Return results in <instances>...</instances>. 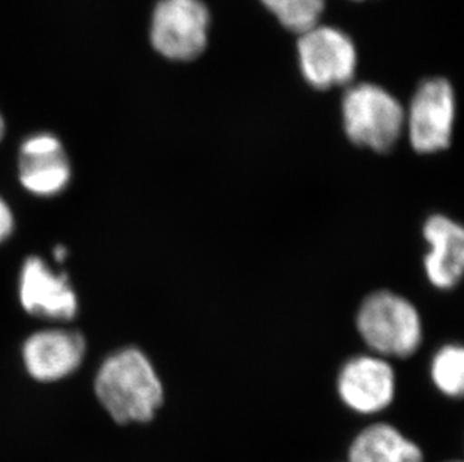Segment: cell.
<instances>
[{
    "label": "cell",
    "instance_id": "17",
    "mask_svg": "<svg viewBox=\"0 0 464 462\" xmlns=\"http://www.w3.org/2000/svg\"><path fill=\"white\" fill-rule=\"evenodd\" d=\"M5 131H6V127H5V119L2 114H0V141L4 140Z\"/></svg>",
    "mask_w": 464,
    "mask_h": 462
},
{
    "label": "cell",
    "instance_id": "4",
    "mask_svg": "<svg viewBox=\"0 0 464 462\" xmlns=\"http://www.w3.org/2000/svg\"><path fill=\"white\" fill-rule=\"evenodd\" d=\"M399 389L390 361L377 354L347 359L335 377V392L347 410L370 419H385Z\"/></svg>",
    "mask_w": 464,
    "mask_h": 462
},
{
    "label": "cell",
    "instance_id": "5",
    "mask_svg": "<svg viewBox=\"0 0 464 462\" xmlns=\"http://www.w3.org/2000/svg\"><path fill=\"white\" fill-rule=\"evenodd\" d=\"M209 13L200 0H160L155 6L150 40L171 61H191L208 43Z\"/></svg>",
    "mask_w": 464,
    "mask_h": 462
},
{
    "label": "cell",
    "instance_id": "18",
    "mask_svg": "<svg viewBox=\"0 0 464 462\" xmlns=\"http://www.w3.org/2000/svg\"><path fill=\"white\" fill-rule=\"evenodd\" d=\"M448 462H464V461H448Z\"/></svg>",
    "mask_w": 464,
    "mask_h": 462
},
{
    "label": "cell",
    "instance_id": "9",
    "mask_svg": "<svg viewBox=\"0 0 464 462\" xmlns=\"http://www.w3.org/2000/svg\"><path fill=\"white\" fill-rule=\"evenodd\" d=\"M71 176L70 158L56 136L40 132L23 141L18 155V180L32 196H59L70 185Z\"/></svg>",
    "mask_w": 464,
    "mask_h": 462
},
{
    "label": "cell",
    "instance_id": "2",
    "mask_svg": "<svg viewBox=\"0 0 464 462\" xmlns=\"http://www.w3.org/2000/svg\"><path fill=\"white\" fill-rule=\"evenodd\" d=\"M356 327L370 351L388 361L411 358L422 344L420 313L397 293L370 294L358 311Z\"/></svg>",
    "mask_w": 464,
    "mask_h": 462
},
{
    "label": "cell",
    "instance_id": "14",
    "mask_svg": "<svg viewBox=\"0 0 464 462\" xmlns=\"http://www.w3.org/2000/svg\"><path fill=\"white\" fill-rule=\"evenodd\" d=\"M265 6L290 31L304 34L317 26L324 0H262Z\"/></svg>",
    "mask_w": 464,
    "mask_h": 462
},
{
    "label": "cell",
    "instance_id": "3",
    "mask_svg": "<svg viewBox=\"0 0 464 462\" xmlns=\"http://www.w3.org/2000/svg\"><path fill=\"white\" fill-rule=\"evenodd\" d=\"M406 111L397 98L376 84L347 89L343 98V123L352 143L374 152H388L403 134Z\"/></svg>",
    "mask_w": 464,
    "mask_h": 462
},
{
    "label": "cell",
    "instance_id": "6",
    "mask_svg": "<svg viewBox=\"0 0 464 462\" xmlns=\"http://www.w3.org/2000/svg\"><path fill=\"white\" fill-rule=\"evenodd\" d=\"M456 120V96L447 80H425L412 98L404 119L413 150L440 152L451 144Z\"/></svg>",
    "mask_w": 464,
    "mask_h": 462
},
{
    "label": "cell",
    "instance_id": "16",
    "mask_svg": "<svg viewBox=\"0 0 464 462\" xmlns=\"http://www.w3.org/2000/svg\"><path fill=\"white\" fill-rule=\"evenodd\" d=\"M53 257L56 260L57 263H63L68 257V249L65 246H62V245H57L54 251H53Z\"/></svg>",
    "mask_w": 464,
    "mask_h": 462
},
{
    "label": "cell",
    "instance_id": "8",
    "mask_svg": "<svg viewBox=\"0 0 464 462\" xmlns=\"http://www.w3.org/2000/svg\"><path fill=\"white\" fill-rule=\"evenodd\" d=\"M18 297L27 314L54 322H70L79 311V297L66 274H57L40 257L23 263Z\"/></svg>",
    "mask_w": 464,
    "mask_h": 462
},
{
    "label": "cell",
    "instance_id": "1",
    "mask_svg": "<svg viewBox=\"0 0 464 462\" xmlns=\"http://www.w3.org/2000/svg\"><path fill=\"white\" fill-rule=\"evenodd\" d=\"M95 393L107 415L119 425L154 422L166 404V388L154 363L140 349L110 354L95 377Z\"/></svg>",
    "mask_w": 464,
    "mask_h": 462
},
{
    "label": "cell",
    "instance_id": "7",
    "mask_svg": "<svg viewBox=\"0 0 464 462\" xmlns=\"http://www.w3.org/2000/svg\"><path fill=\"white\" fill-rule=\"evenodd\" d=\"M299 63L313 88L326 91L351 83L356 71V48L338 29L314 26L301 34Z\"/></svg>",
    "mask_w": 464,
    "mask_h": 462
},
{
    "label": "cell",
    "instance_id": "15",
    "mask_svg": "<svg viewBox=\"0 0 464 462\" xmlns=\"http://www.w3.org/2000/svg\"><path fill=\"white\" fill-rule=\"evenodd\" d=\"M14 214L8 203L0 197V245L13 235L14 231Z\"/></svg>",
    "mask_w": 464,
    "mask_h": 462
},
{
    "label": "cell",
    "instance_id": "13",
    "mask_svg": "<svg viewBox=\"0 0 464 462\" xmlns=\"http://www.w3.org/2000/svg\"><path fill=\"white\" fill-rule=\"evenodd\" d=\"M430 381L442 397L463 399L464 350L459 344H447L434 353L430 363Z\"/></svg>",
    "mask_w": 464,
    "mask_h": 462
},
{
    "label": "cell",
    "instance_id": "10",
    "mask_svg": "<svg viewBox=\"0 0 464 462\" xmlns=\"http://www.w3.org/2000/svg\"><path fill=\"white\" fill-rule=\"evenodd\" d=\"M86 356L83 335L68 329H45L32 333L22 349V359L32 379L53 383L74 374Z\"/></svg>",
    "mask_w": 464,
    "mask_h": 462
},
{
    "label": "cell",
    "instance_id": "11",
    "mask_svg": "<svg viewBox=\"0 0 464 462\" xmlns=\"http://www.w3.org/2000/svg\"><path fill=\"white\" fill-rule=\"evenodd\" d=\"M430 251L424 269L430 283L440 290H451L460 283L464 271V230L445 215H433L424 224Z\"/></svg>",
    "mask_w": 464,
    "mask_h": 462
},
{
    "label": "cell",
    "instance_id": "12",
    "mask_svg": "<svg viewBox=\"0 0 464 462\" xmlns=\"http://www.w3.org/2000/svg\"><path fill=\"white\" fill-rule=\"evenodd\" d=\"M347 462H427L420 446L399 428L374 419L356 434L347 450Z\"/></svg>",
    "mask_w": 464,
    "mask_h": 462
}]
</instances>
